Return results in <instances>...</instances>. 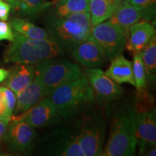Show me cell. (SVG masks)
Returning <instances> with one entry per match:
<instances>
[{
  "instance_id": "6da1fadb",
  "label": "cell",
  "mask_w": 156,
  "mask_h": 156,
  "mask_svg": "<svg viewBox=\"0 0 156 156\" xmlns=\"http://www.w3.org/2000/svg\"><path fill=\"white\" fill-rule=\"evenodd\" d=\"M45 25L48 38L69 51L85 41L92 28L89 11L64 17L50 15L46 17Z\"/></svg>"
},
{
  "instance_id": "7a4b0ae2",
  "label": "cell",
  "mask_w": 156,
  "mask_h": 156,
  "mask_svg": "<svg viewBox=\"0 0 156 156\" xmlns=\"http://www.w3.org/2000/svg\"><path fill=\"white\" fill-rule=\"evenodd\" d=\"M14 40L4 54L5 63L36 64L56 58L63 54V49L50 39H30L15 31Z\"/></svg>"
},
{
  "instance_id": "3957f363",
  "label": "cell",
  "mask_w": 156,
  "mask_h": 156,
  "mask_svg": "<svg viewBox=\"0 0 156 156\" xmlns=\"http://www.w3.org/2000/svg\"><path fill=\"white\" fill-rule=\"evenodd\" d=\"M62 117L73 116L89 106L94 93L84 74L69 83L58 87L48 95Z\"/></svg>"
},
{
  "instance_id": "277c9868",
  "label": "cell",
  "mask_w": 156,
  "mask_h": 156,
  "mask_svg": "<svg viewBox=\"0 0 156 156\" xmlns=\"http://www.w3.org/2000/svg\"><path fill=\"white\" fill-rule=\"evenodd\" d=\"M136 140L134 112H124L113 121L108 141L103 147V156H130L135 153Z\"/></svg>"
},
{
  "instance_id": "5b68a950",
  "label": "cell",
  "mask_w": 156,
  "mask_h": 156,
  "mask_svg": "<svg viewBox=\"0 0 156 156\" xmlns=\"http://www.w3.org/2000/svg\"><path fill=\"white\" fill-rule=\"evenodd\" d=\"M34 66L35 75L41 80L48 95L58 87L77 79L81 74L77 64L59 58H48Z\"/></svg>"
},
{
  "instance_id": "8992f818",
  "label": "cell",
  "mask_w": 156,
  "mask_h": 156,
  "mask_svg": "<svg viewBox=\"0 0 156 156\" xmlns=\"http://www.w3.org/2000/svg\"><path fill=\"white\" fill-rule=\"evenodd\" d=\"M90 34L104 51L106 58L112 60L122 54L126 38L119 26L111 22H101L92 27Z\"/></svg>"
},
{
  "instance_id": "52a82bcc",
  "label": "cell",
  "mask_w": 156,
  "mask_h": 156,
  "mask_svg": "<svg viewBox=\"0 0 156 156\" xmlns=\"http://www.w3.org/2000/svg\"><path fill=\"white\" fill-rule=\"evenodd\" d=\"M77 136L85 156L101 155L106 124L99 117L87 116L81 124Z\"/></svg>"
},
{
  "instance_id": "ba28073f",
  "label": "cell",
  "mask_w": 156,
  "mask_h": 156,
  "mask_svg": "<svg viewBox=\"0 0 156 156\" xmlns=\"http://www.w3.org/2000/svg\"><path fill=\"white\" fill-rule=\"evenodd\" d=\"M61 117L50 98L46 96L28 110L16 116H12L11 119L23 121L33 127L37 128L56 124L59 122Z\"/></svg>"
},
{
  "instance_id": "9c48e42d",
  "label": "cell",
  "mask_w": 156,
  "mask_h": 156,
  "mask_svg": "<svg viewBox=\"0 0 156 156\" xmlns=\"http://www.w3.org/2000/svg\"><path fill=\"white\" fill-rule=\"evenodd\" d=\"M36 136L35 128L23 121L11 119L4 140L9 151L21 153L28 149Z\"/></svg>"
},
{
  "instance_id": "30bf717a",
  "label": "cell",
  "mask_w": 156,
  "mask_h": 156,
  "mask_svg": "<svg viewBox=\"0 0 156 156\" xmlns=\"http://www.w3.org/2000/svg\"><path fill=\"white\" fill-rule=\"evenodd\" d=\"M134 127L136 145L139 146L140 154L142 155L148 148L155 146L156 117L155 109L143 112H134Z\"/></svg>"
},
{
  "instance_id": "8fae6325",
  "label": "cell",
  "mask_w": 156,
  "mask_h": 156,
  "mask_svg": "<svg viewBox=\"0 0 156 156\" xmlns=\"http://www.w3.org/2000/svg\"><path fill=\"white\" fill-rule=\"evenodd\" d=\"M85 75L92 88L93 93L103 100H114L122 96L123 90L99 68H86Z\"/></svg>"
},
{
  "instance_id": "7c38bea8",
  "label": "cell",
  "mask_w": 156,
  "mask_h": 156,
  "mask_svg": "<svg viewBox=\"0 0 156 156\" xmlns=\"http://www.w3.org/2000/svg\"><path fill=\"white\" fill-rule=\"evenodd\" d=\"M71 52L76 61L87 68L101 67L106 60L102 48L91 34Z\"/></svg>"
},
{
  "instance_id": "4fadbf2b",
  "label": "cell",
  "mask_w": 156,
  "mask_h": 156,
  "mask_svg": "<svg viewBox=\"0 0 156 156\" xmlns=\"http://www.w3.org/2000/svg\"><path fill=\"white\" fill-rule=\"evenodd\" d=\"M48 96L41 80L35 75L33 81L17 95V103L12 116L25 112L45 97Z\"/></svg>"
},
{
  "instance_id": "5bb4252c",
  "label": "cell",
  "mask_w": 156,
  "mask_h": 156,
  "mask_svg": "<svg viewBox=\"0 0 156 156\" xmlns=\"http://www.w3.org/2000/svg\"><path fill=\"white\" fill-rule=\"evenodd\" d=\"M155 32V27L147 21H139L129 28L126 48L133 54L141 53Z\"/></svg>"
},
{
  "instance_id": "9a60e30c",
  "label": "cell",
  "mask_w": 156,
  "mask_h": 156,
  "mask_svg": "<svg viewBox=\"0 0 156 156\" xmlns=\"http://www.w3.org/2000/svg\"><path fill=\"white\" fill-rule=\"evenodd\" d=\"M35 72L36 69L33 64H16L9 70L8 76L4 81V86L12 90L17 96L33 81Z\"/></svg>"
},
{
  "instance_id": "2e32d148",
  "label": "cell",
  "mask_w": 156,
  "mask_h": 156,
  "mask_svg": "<svg viewBox=\"0 0 156 156\" xmlns=\"http://www.w3.org/2000/svg\"><path fill=\"white\" fill-rule=\"evenodd\" d=\"M142 19L139 11L129 2H126L116 7L109 21L122 28L127 41L129 28Z\"/></svg>"
},
{
  "instance_id": "e0dca14e",
  "label": "cell",
  "mask_w": 156,
  "mask_h": 156,
  "mask_svg": "<svg viewBox=\"0 0 156 156\" xmlns=\"http://www.w3.org/2000/svg\"><path fill=\"white\" fill-rule=\"evenodd\" d=\"M111 61L108 69L104 73L119 85L126 83L134 86L132 62L126 59L122 54L116 56Z\"/></svg>"
},
{
  "instance_id": "ac0fdd59",
  "label": "cell",
  "mask_w": 156,
  "mask_h": 156,
  "mask_svg": "<svg viewBox=\"0 0 156 156\" xmlns=\"http://www.w3.org/2000/svg\"><path fill=\"white\" fill-rule=\"evenodd\" d=\"M9 25L16 32L26 38L30 39H49L47 31L45 29L37 26L34 23L24 19L13 18L9 21Z\"/></svg>"
},
{
  "instance_id": "d6986e66",
  "label": "cell",
  "mask_w": 156,
  "mask_h": 156,
  "mask_svg": "<svg viewBox=\"0 0 156 156\" xmlns=\"http://www.w3.org/2000/svg\"><path fill=\"white\" fill-rule=\"evenodd\" d=\"M114 9L108 0H90L89 12L92 26L110 18Z\"/></svg>"
},
{
  "instance_id": "ffe728a7",
  "label": "cell",
  "mask_w": 156,
  "mask_h": 156,
  "mask_svg": "<svg viewBox=\"0 0 156 156\" xmlns=\"http://www.w3.org/2000/svg\"><path fill=\"white\" fill-rule=\"evenodd\" d=\"M142 62L145 67L146 78L153 80L156 74V38L153 35L149 43L141 52Z\"/></svg>"
},
{
  "instance_id": "44dd1931",
  "label": "cell",
  "mask_w": 156,
  "mask_h": 156,
  "mask_svg": "<svg viewBox=\"0 0 156 156\" xmlns=\"http://www.w3.org/2000/svg\"><path fill=\"white\" fill-rule=\"evenodd\" d=\"M90 0H64L56 3L53 15L64 17L74 13L89 11Z\"/></svg>"
},
{
  "instance_id": "7402d4cb",
  "label": "cell",
  "mask_w": 156,
  "mask_h": 156,
  "mask_svg": "<svg viewBox=\"0 0 156 156\" xmlns=\"http://www.w3.org/2000/svg\"><path fill=\"white\" fill-rule=\"evenodd\" d=\"M132 71L134 81V87L138 91L143 90L147 85V78L141 53L133 54Z\"/></svg>"
},
{
  "instance_id": "603a6c76",
  "label": "cell",
  "mask_w": 156,
  "mask_h": 156,
  "mask_svg": "<svg viewBox=\"0 0 156 156\" xmlns=\"http://www.w3.org/2000/svg\"><path fill=\"white\" fill-rule=\"evenodd\" d=\"M46 0H20L18 9L29 17L38 16L47 7Z\"/></svg>"
},
{
  "instance_id": "cb8c5ba5",
  "label": "cell",
  "mask_w": 156,
  "mask_h": 156,
  "mask_svg": "<svg viewBox=\"0 0 156 156\" xmlns=\"http://www.w3.org/2000/svg\"><path fill=\"white\" fill-rule=\"evenodd\" d=\"M156 0H129L128 2L139 11L142 18L150 20L155 17Z\"/></svg>"
},
{
  "instance_id": "d4e9b609",
  "label": "cell",
  "mask_w": 156,
  "mask_h": 156,
  "mask_svg": "<svg viewBox=\"0 0 156 156\" xmlns=\"http://www.w3.org/2000/svg\"><path fill=\"white\" fill-rule=\"evenodd\" d=\"M56 155L62 156H85L77 136L67 140L58 150Z\"/></svg>"
},
{
  "instance_id": "484cf974",
  "label": "cell",
  "mask_w": 156,
  "mask_h": 156,
  "mask_svg": "<svg viewBox=\"0 0 156 156\" xmlns=\"http://www.w3.org/2000/svg\"><path fill=\"white\" fill-rule=\"evenodd\" d=\"M0 92L3 95L6 106L5 119L10 121L16 106L17 96L12 90L6 86H0Z\"/></svg>"
},
{
  "instance_id": "4316f807",
  "label": "cell",
  "mask_w": 156,
  "mask_h": 156,
  "mask_svg": "<svg viewBox=\"0 0 156 156\" xmlns=\"http://www.w3.org/2000/svg\"><path fill=\"white\" fill-rule=\"evenodd\" d=\"M14 38V32L9 23H6L5 21H0V41L7 40L12 42Z\"/></svg>"
},
{
  "instance_id": "83f0119b",
  "label": "cell",
  "mask_w": 156,
  "mask_h": 156,
  "mask_svg": "<svg viewBox=\"0 0 156 156\" xmlns=\"http://www.w3.org/2000/svg\"><path fill=\"white\" fill-rule=\"evenodd\" d=\"M11 6L4 0H0V20L7 21L9 18Z\"/></svg>"
},
{
  "instance_id": "f1b7e54d",
  "label": "cell",
  "mask_w": 156,
  "mask_h": 156,
  "mask_svg": "<svg viewBox=\"0 0 156 156\" xmlns=\"http://www.w3.org/2000/svg\"><path fill=\"white\" fill-rule=\"evenodd\" d=\"M9 122V120L6 119L0 120V142L4 140Z\"/></svg>"
},
{
  "instance_id": "f546056e",
  "label": "cell",
  "mask_w": 156,
  "mask_h": 156,
  "mask_svg": "<svg viewBox=\"0 0 156 156\" xmlns=\"http://www.w3.org/2000/svg\"><path fill=\"white\" fill-rule=\"evenodd\" d=\"M5 114H6V106L4 97L2 93L0 92V116L5 119Z\"/></svg>"
},
{
  "instance_id": "4dcf8cb0",
  "label": "cell",
  "mask_w": 156,
  "mask_h": 156,
  "mask_svg": "<svg viewBox=\"0 0 156 156\" xmlns=\"http://www.w3.org/2000/svg\"><path fill=\"white\" fill-rule=\"evenodd\" d=\"M9 70L4 69V68H0V83H3L5 80L6 78L9 75Z\"/></svg>"
},
{
  "instance_id": "1f68e13d",
  "label": "cell",
  "mask_w": 156,
  "mask_h": 156,
  "mask_svg": "<svg viewBox=\"0 0 156 156\" xmlns=\"http://www.w3.org/2000/svg\"><path fill=\"white\" fill-rule=\"evenodd\" d=\"M4 1H5L6 2L9 4L12 8L18 9L20 0H4Z\"/></svg>"
},
{
  "instance_id": "d6a6232c",
  "label": "cell",
  "mask_w": 156,
  "mask_h": 156,
  "mask_svg": "<svg viewBox=\"0 0 156 156\" xmlns=\"http://www.w3.org/2000/svg\"><path fill=\"white\" fill-rule=\"evenodd\" d=\"M108 1L110 2L112 5L114 6L116 9V7H118L119 5H122V4L128 2L129 0H108Z\"/></svg>"
},
{
  "instance_id": "836d02e7",
  "label": "cell",
  "mask_w": 156,
  "mask_h": 156,
  "mask_svg": "<svg viewBox=\"0 0 156 156\" xmlns=\"http://www.w3.org/2000/svg\"><path fill=\"white\" fill-rule=\"evenodd\" d=\"M148 151H145L143 153L145 154V155H148V156H155L156 155V148L155 146L154 147L148 148Z\"/></svg>"
},
{
  "instance_id": "e575fe53",
  "label": "cell",
  "mask_w": 156,
  "mask_h": 156,
  "mask_svg": "<svg viewBox=\"0 0 156 156\" xmlns=\"http://www.w3.org/2000/svg\"><path fill=\"white\" fill-rule=\"evenodd\" d=\"M63 1H64V0H58L57 2H63Z\"/></svg>"
},
{
  "instance_id": "d590c367",
  "label": "cell",
  "mask_w": 156,
  "mask_h": 156,
  "mask_svg": "<svg viewBox=\"0 0 156 156\" xmlns=\"http://www.w3.org/2000/svg\"><path fill=\"white\" fill-rule=\"evenodd\" d=\"M3 119H4V118H2V116H0V120Z\"/></svg>"
},
{
  "instance_id": "8d00e7d4",
  "label": "cell",
  "mask_w": 156,
  "mask_h": 156,
  "mask_svg": "<svg viewBox=\"0 0 156 156\" xmlns=\"http://www.w3.org/2000/svg\"><path fill=\"white\" fill-rule=\"evenodd\" d=\"M0 155H2V154L1 153V150H0Z\"/></svg>"
}]
</instances>
